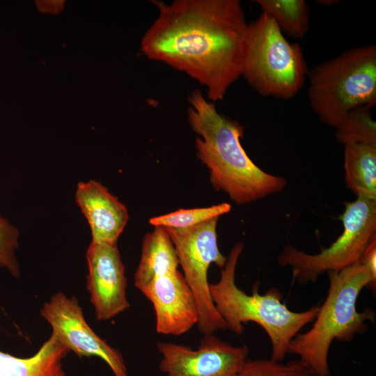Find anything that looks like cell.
Listing matches in <instances>:
<instances>
[{"mask_svg":"<svg viewBox=\"0 0 376 376\" xmlns=\"http://www.w3.org/2000/svg\"><path fill=\"white\" fill-rule=\"evenodd\" d=\"M157 16L144 33L142 53L181 71L221 100L242 77L249 23L238 0H153Z\"/></svg>","mask_w":376,"mask_h":376,"instance_id":"obj_1","label":"cell"},{"mask_svg":"<svg viewBox=\"0 0 376 376\" xmlns=\"http://www.w3.org/2000/svg\"><path fill=\"white\" fill-rule=\"evenodd\" d=\"M188 122L200 137L196 156L210 170V180L238 205L250 203L281 191L286 180L260 169L248 156L240 139L243 127L219 113L215 104L194 90L188 97Z\"/></svg>","mask_w":376,"mask_h":376,"instance_id":"obj_2","label":"cell"},{"mask_svg":"<svg viewBox=\"0 0 376 376\" xmlns=\"http://www.w3.org/2000/svg\"><path fill=\"white\" fill-rule=\"evenodd\" d=\"M243 247L240 242L231 249L221 268L220 279L215 283H210L212 300L228 329L235 334H242L244 324L249 322L259 324L270 340L271 359L281 361L288 353L293 338L315 320L320 306L295 312L282 303L283 295L277 288H270L260 295L258 284L256 283L252 293L249 295L238 288L235 269Z\"/></svg>","mask_w":376,"mask_h":376,"instance_id":"obj_3","label":"cell"},{"mask_svg":"<svg viewBox=\"0 0 376 376\" xmlns=\"http://www.w3.org/2000/svg\"><path fill=\"white\" fill-rule=\"evenodd\" d=\"M328 293L310 329L297 334L292 340L288 353L295 354L315 376H330L328 355L334 340L348 341L367 330V321L374 322L375 312L357 309L361 291L375 288V281L361 263L338 272H327Z\"/></svg>","mask_w":376,"mask_h":376,"instance_id":"obj_4","label":"cell"},{"mask_svg":"<svg viewBox=\"0 0 376 376\" xmlns=\"http://www.w3.org/2000/svg\"><path fill=\"white\" fill-rule=\"evenodd\" d=\"M308 99L320 120L334 128L353 108L376 104V46L347 49L308 70Z\"/></svg>","mask_w":376,"mask_h":376,"instance_id":"obj_5","label":"cell"},{"mask_svg":"<svg viewBox=\"0 0 376 376\" xmlns=\"http://www.w3.org/2000/svg\"><path fill=\"white\" fill-rule=\"evenodd\" d=\"M308 70L301 47L289 42L268 15L249 23L242 76L258 94L290 99L304 86Z\"/></svg>","mask_w":376,"mask_h":376,"instance_id":"obj_6","label":"cell"},{"mask_svg":"<svg viewBox=\"0 0 376 376\" xmlns=\"http://www.w3.org/2000/svg\"><path fill=\"white\" fill-rule=\"evenodd\" d=\"M341 235L318 254H309L287 244L277 258L281 267L292 269L300 283L315 282L324 272H338L359 263L365 249L376 237V200L357 198L346 202L339 217Z\"/></svg>","mask_w":376,"mask_h":376,"instance_id":"obj_7","label":"cell"},{"mask_svg":"<svg viewBox=\"0 0 376 376\" xmlns=\"http://www.w3.org/2000/svg\"><path fill=\"white\" fill-rule=\"evenodd\" d=\"M214 218L187 229L164 228L177 253L183 276L195 298L198 329L204 335L226 330L227 326L217 312L210 293L208 268L212 263L223 268L227 257L219 251Z\"/></svg>","mask_w":376,"mask_h":376,"instance_id":"obj_8","label":"cell"},{"mask_svg":"<svg viewBox=\"0 0 376 376\" xmlns=\"http://www.w3.org/2000/svg\"><path fill=\"white\" fill-rule=\"evenodd\" d=\"M40 313L51 326L52 333L69 352L79 357H99L114 376H128L122 354L88 325L76 297L56 292L44 303Z\"/></svg>","mask_w":376,"mask_h":376,"instance_id":"obj_9","label":"cell"},{"mask_svg":"<svg viewBox=\"0 0 376 376\" xmlns=\"http://www.w3.org/2000/svg\"><path fill=\"white\" fill-rule=\"evenodd\" d=\"M157 347L166 376H237L249 354L246 346L233 345L213 334L204 335L195 350L171 342H159Z\"/></svg>","mask_w":376,"mask_h":376,"instance_id":"obj_10","label":"cell"},{"mask_svg":"<svg viewBox=\"0 0 376 376\" xmlns=\"http://www.w3.org/2000/svg\"><path fill=\"white\" fill-rule=\"evenodd\" d=\"M87 289L97 320H110L127 310L125 266L117 244L91 242L86 253Z\"/></svg>","mask_w":376,"mask_h":376,"instance_id":"obj_11","label":"cell"},{"mask_svg":"<svg viewBox=\"0 0 376 376\" xmlns=\"http://www.w3.org/2000/svg\"><path fill=\"white\" fill-rule=\"evenodd\" d=\"M141 292L152 304L158 334L180 336L197 325L195 298L178 270L155 278Z\"/></svg>","mask_w":376,"mask_h":376,"instance_id":"obj_12","label":"cell"},{"mask_svg":"<svg viewBox=\"0 0 376 376\" xmlns=\"http://www.w3.org/2000/svg\"><path fill=\"white\" fill-rule=\"evenodd\" d=\"M75 201L87 220L91 242L117 244L129 214L127 207L100 182H79Z\"/></svg>","mask_w":376,"mask_h":376,"instance_id":"obj_13","label":"cell"},{"mask_svg":"<svg viewBox=\"0 0 376 376\" xmlns=\"http://www.w3.org/2000/svg\"><path fill=\"white\" fill-rule=\"evenodd\" d=\"M179 260L175 246L164 227L155 226L145 235L140 262L134 273V285L141 290L158 276L177 272Z\"/></svg>","mask_w":376,"mask_h":376,"instance_id":"obj_14","label":"cell"},{"mask_svg":"<svg viewBox=\"0 0 376 376\" xmlns=\"http://www.w3.org/2000/svg\"><path fill=\"white\" fill-rule=\"evenodd\" d=\"M68 352L52 333L31 357L20 358L0 351V376H66L62 361Z\"/></svg>","mask_w":376,"mask_h":376,"instance_id":"obj_15","label":"cell"},{"mask_svg":"<svg viewBox=\"0 0 376 376\" xmlns=\"http://www.w3.org/2000/svg\"><path fill=\"white\" fill-rule=\"evenodd\" d=\"M343 146L347 188L357 198L376 200V143H349Z\"/></svg>","mask_w":376,"mask_h":376,"instance_id":"obj_16","label":"cell"},{"mask_svg":"<svg viewBox=\"0 0 376 376\" xmlns=\"http://www.w3.org/2000/svg\"><path fill=\"white\" fill-rule=\"evenodd\" d=\"M281 32L293 38H303L309 29V6L304 0H256Z\"/></svg>","mask_w":376,"mask_h":376,"instance_id":"obj_17","label":"cell"},{"mask_svg":"<svg viewBox=\"0 0 376 376\" xmlns=\"http://www.w3.org/2000/svg\"><path fill=\"white\" fill-rule=\"evenodd\" d=\"M370 105L352 109L342 124L336 128V137L339 143H376V124L373 120Z\"/></svg>","mask_w":376,"mask_h":376,"instance_id":"obj_18","label":"cell"},{"mask_svg":"<svg viewBox=\"0 0 376 376\" xmlns=\"http://www.w3.org/2000/svg\"><path fill=\"white\" fill-rule=\"evenodd\" d=\"M231 205L222 203L206 207L179 209L175 212L154 217L149 223L154 226H162L173 229H187L230 212Z\"/></svg>","mask_w":376,"mask_h":376,"instance_id":"obj_19","label":"cell"},{"mask_svg":"<svg viewBox=\"0 0 376 376\" xmlns=\"http://www.w3.org/2000/svg\"><path fill=\"white\" fill-rule=\"evenodd\" d=\"M237 376H315L301 360L285 363L272 359L246 360Z\"/></svg>","mask_w":376,"mask_h":376,"instance_id":"obj_20","label":"cell"},{"mask_svg":"<svg viewBox=\"0 0 376 376\" xmlns=\"http://www.w3.org/2000/svg\"><path fill=\"white\" fill-rule=\"evenodd\" d=\"M19 231L0 214V267L6 269L14 278L20 277V266L16 256Z\"/></svg>","mask_w":376,"mask_h":376,"instance_id":"obj_21","label":"cell"},{"mask_svg":"<svg viewBox=\"0 0 376 376\" xmlns=\"http://www.w3.org/2000/svg\"><path fill=\"white\" fill-rule=\"evenodd\" d=\"M359 263L367 269L372 278L376 281V237L371 240L365 249Z\"/></svg>","mask_w":376,"mask_h":376,"instance_id":"obj_22","label":"cell"},{"mask_svg":"<svg viewBox=\"0 0 376 376\" xmlns=\"http://www.w3.org/2000/svg\"><path fill=\"white\" fill-rule=\"evenodd\" d=\"M317 2L323 5L331 6V5H334L335 3H338L340 1H335V0H331V1L322 0V1H317Z\"/></svg>","mask_w":376,"mask_h":376,"instance_id":"obj_23","label":"cell"}]
</instances>
